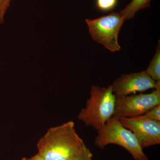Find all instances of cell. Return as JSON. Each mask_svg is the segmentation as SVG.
<instances>
[{"label":"cell","instance_id":"cell-1","mask_svg":"<svg viewBox=\"0 0 160 160\" xmlns=\"http://www.w3.org/2000/svg\"><path fill=\"white\" fill-rule=\"evenodd\" d=\"M86 146L69 121L48 129L37 143L38 154L44 160H68Z\"/></svg>","mask_w":160,"mask_h":160},{"label":"cell","instance_id":"cell-13","mask_svg":"<svg viewBox=\"0 0 160 160\" xmlns=\"http://www.w3.org/2000/svg\"><path fill=\"white\" fill-rule=\"evenodd\" d=\"M11 1V0H0V24L4 22L5 14L10 6Z\"/></svg>","mask_w":160,"mask_h":160},{"label":"cell","instance_id":"cell-12","mask_svg":"<svg viewBox=\"0 0 160 160\" xmlns=\"http://www.w3.org/2000/svg\"><path fill=\"white\" fill-rule=\"evenodd\" d=\"M144 115L150 119L160 121V104L152 108Z\"/></svg>","mask_w":160,"mask_h":160},{"label":"cell","instance_id":"cell-8","mask_svg":"<svg viewBox=\"0 0 160 160\" xmlns=\"http://www.w3.org/2000/svg\"><path fill=\"white\" fill-rule=\"evenodd\" d=\"M151 0H132L131 2L119 13L125 21L134 18L135 15L140 10L150 6Z\"/></svg>","mask_w":160,"mask_h":160},{"label":"cell","instance_id":"cell-11","mask_svg":"<svg viewBox=\"0 0 160 160\" xmlns=\"http://www.w3.org/2000/svg\"><path fill=\"white\" fill-rule=\"evenodd\" d=\"M68 160H93V155L86 146L79 153Z\"/></svg>","mask_w":160,"mask_h":160},{"label":"cell","instance_id":"cell-9","mask_svg":"<svg viewBox=\"0 0 160 160\" xmlns=\"http://www.w3.org/2000/svg\"><path fill=\"white\" fill-rule=\"evenodd\" d=\"M149 76L155 82L160 81V48L159 42L156 51L147 69L145 70Z\"/></svg>","mask_w":160,"mask_h":160},{"label":"cell","instance_id":"cell-2","mask_svg":"<svg viewBox=\"0 0 160 160\" xmlns=\"http://www.w3.org/2000/svg\"><path fill=\"white\" fill-rule=\"evenodd\" d=\"M115 102L111 85L107 87L92 86L90 97L80 112L78 119L86 126L98 130L113 117Z\"/></svg>","mask_w":160,"mask_h":160},{"label":"cell","instance_id":"cell-5","mask_svg":"<svg viewBox=\"0 0 160 160\" xmlns=\"http://www.w3.org/2000/svg\"><path fill=\"white\" fill-rule=\"evenodd\" d=\"M159 104L160 89H155L149 93L116 96L113 117L119 118L143 115Z\"/></svg>","mask_w":160,"mask_h":160},{"label":"cell","instance_id":"cell-3","mask_svg":"<svg viewBox=\"0 0 160 160\" xmlns=\"http://www.w3.org/2000/svg\"><path fill=\"white\" fill-rule=\"evenodd\" d=\"M97 131L94 143L100 149H105L109 144H115L126 149L135 160H149L137 138L118 118L112 117Z\"/></svg>","mask_w":160,"mask_h":160},{"label":"cell","instance_id":"cell-6","mask_svg":"<svg viewBox=\"0 0 160 160\" xmlns=\"http://www.w3.org/2000/svg\"><path fill=\"white\" fill-rule=\"evenodd\" d=\"M126 128L132 132L142 148L160 143V121L150 119L145 115L118 118Z\"/></svg>","mask_w":160,"mask_h":160},{"label":"cell","instance_id":"cell-14","mask_svg":"<svg viewBox=\"0 0 160 160\" xmlns=\"http://www.w3.org/2000/svg\"><path fill=\"white\" fill-rule=\"evenodd\" d=\"M22 160H44L37 153L35 155L29 158H23Z\"/></svg>","mask_w":160,"mask_h":160},{"label":"cell","instance_id":"cell-4","mask_svg":"<svg viewBox=\"0 0 160 160\" xmlns=\"http://www.w3.org/2000/svg\"><path fill=\"white\" fill-rule=\"evenodd\" d=\"M125 21L119 12H112L94 19H88L86 22L92 39L111 52H115L121 49L118 35Z\"/></svg>","mask_w":160,"mask_h":160},{"label":"cell","instance_id":"cell-7","mask_svg":"<svg viewBox=\"0 0 160 160\" xmlns=\"http://www.w3.org/2000/svg\"><path fill=\"white\" fill-rule=\"evenodd\" d=\"M111 86L115 95L122 97L150 89H160V81L155 82L143 71L122 74Z\"/></svg>","mask_w":160,"mask_h":160},{"label":"cell","instance_id":"cell-10","mask_svg":"<svg viewBox=\"0 0 160 160\" xmlns=\"http://www.w3.org/2000/svg\"><path fill=\"white\" fill-rule=\"evenodd\" d=\"M118 0H96L98 9L103 12L111 11L117 6Z\"/></svg>","mask_w":160,"mask_h":160}]
</instances>
